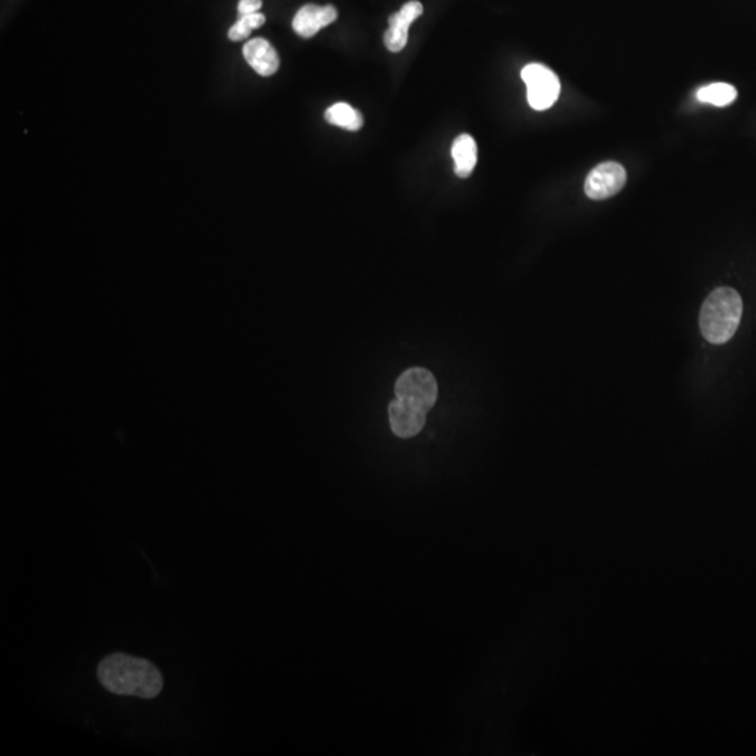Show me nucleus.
<instances>
[{
  "label": "nucleus",
  "instance_id": "obj_1",
  "mask_svg": "<svg viewBox=\"0 0 756 756\" xmlns=\"http://www.w3.org/2000/svg\"><path fill=\"white\" fill-rule=\"evenodd\" d=\"M97 676L107 691L120 696L155 699L164 686L163 675L155 664L125 653H112L102 658Z\"/></svg>",
  "mask_w": 756,
  "mask_h": 756
},
{
  "label": "nucleus",
  "instance_id": "obj_2",
  "mask_svg": "<svg viewBox=\"0 0 756 756\" xmlns=\"http://www.w3.org/2000/svg\"><path fill=\"white\" fill-rule=\"evenodd\" d=\"M742 315V300L732 287H719L704 300L701 310L702 335L707 342L723 345L734 337Z\"/></svg>",
  "mask_w": 756,
  "mask_h": 756
},
{
  "label": "nucleus",
  "instance_id": "obj_3",
  "mask_svg": "<svg viewBox=\"0 0 756 756\" xmlns=\"http://www.w3.org/2000/svg\"><path fill=\"white\" fill-rule=\"evenodd\" d=\"M437 381L426 368H407L397 380L396 398L420 411L429 414L437 401Z\"/></svg>",
  "mask_w": 756,
  "mask_h": 756
},
{
  "label": "nucleus",
  "instance_id": "obj_4",
  "mask_svg": "<svg viewBox=\"0 0 756 756\" xmlns=\"http://www.w3.org/2000/svg\"><path fill=\"white\" fill-rule=\"evenodd\" d=\"M522 79L527 84V100L531 109L545 111L558 101L560 81L555 72L541 63H530L522 71Z\"/></svg>",
  "mask_w": 756,
  "mask_h": 756
},
{
  "label": "nucleus",
  "instance_id": "obj_5",
  "mask_svg": "<svg viewBox=\"0 0 756 756\" xmlns=\"http://www.w3.org/2000/svg\"><path fill=\"white\" fill-rule=\"evenodd\" d=\"M627 170L615 161L601 163L587 177L584 191L593 201L608 199L624 188L627 184Z\"/></svg>",
  "mask_w": 756,
  "mask_h": 756
},
{
  "label": "nucleus",
  "instance_id": "obj_6",
  "mask_svg": "<svg viewBox=\"0 0 756 756\" xmlns=\"http://www.w3.org/2000/svg\"><path fill=\"white\" fill-rule=\"evenodd\" d=\"M423 6L420 2L412 0L402 6L399 12L394 13L388 19L389 28L384 34V43L391 53H399L407 43V30L412 23L422 16Z\"/></svg>",
  "mask_w": 756,
  "mask_h": 756
},
{
  "label": "nucleus",
  "instance_id": "obj_7",
  "mask_svg": "<svg viewBox=\"0 0 756 756\" xmlns=\"http://www.w3.org/2000/svg\"><path fill=\"white\" fill-rule=\"evenodd\" d=\"M427 412L409 407L404 402L394 399L389 402V425L394 435L399 438H411L419 435L426 423Z\"/></svg>",
  "mask_w": 756,
  "mask_h": 756
},
{
  "label": "nucleus",
  "instance_id": "obj_8",
  "mask_svg": "<svg viewBox=\"0 0 756 756\" xmlns=\"http://www.w3.org/2000/svg\"><path fill=\"white\" fill-rule=\"evenodd\" d=\"M338 19V10L332 5L302 6L293 19V30L302 38L314 37L321 28L332 24Z\"/></svg>",
  "mask_w": 756,
  "mask_h": 756
},
{
  "label": "nucleus",
  "instance_id": "obj_9",
  "mask_svg": "<svg viewBox=\"0 0 756 756\" xmlns=\"http://www.w3.org/2000/svg\"><path fill=\"white\" fill-rule=\"evenodd\" d=\"M243 55L248 65L261 76L275 74L281 65L275 48L263 38H254L248 41L243 48Z\"/></svg>",
  "mask_w": 756,
  "mask_h": 756
},
{
  "label": "nucleus",
  "instance_id": "obj_10",
  "mask_svg": "<svg viewBox=\"0 0 756 756\" xmlns=\"http://www.w3.org/2000/svg\"><path fill=\"white\" fill-rule=\"evenodd\" d=\"M451 156H453L455 174L460 178H468L478 163V146L473 136L466 135V133L458 136L451 148Z\"/></svg>",
  "mask_w": 756,
  "mask_h": 756
},
{
  "label": "nucleus",
  "instance_id": "obj_11",
  "mask_svg": "<svg viewBox=\"0 0 756 756\" xmlns=\"http://www.w3.org/2000/svg\"><path fill=\"white\" fill-rule=\"evenodd\" d=\"M325 120H327L330 125L343 128V129L346 130H352V132H356V130L360 129V128L363 127V124H365L363 115L360 114V111L353 109V107H350L349 104H346V102H338V104H334L332 107H330V109L325 111Z\"/></svg>",
  "mask_w": 756,
  "mask_h": 756
},
{
  "label": "nucleus",
  "instance_id": "obj_12",
  "mask_svg": "<svg viewBox=\"0 0 756 756\" xmlns=\"http://www.w3.org/2000/svg\"><path fill=\"white\" fill-rule=\"evenodd\" d=\"M696 99L704 104L725 107L735 101L737 90L729 83H712L709 86L701 87L696 93Z\"/></svg>",
  "mask_w": 756,
  "mask_h": 756
},
{
  "label": "nucleus",
  "instance_id": "obj_13",
  "mask_svg": "<svg viewBox=\"0 0 756 756\" xmlns=\"http://www.w3.org/2000/svg\"><path fill=\"white\" fill-rule=\"evenodd\" d=\"M266 19L263 13H254V14H247V16H240L237 23L233 24L229 30V38L232 41H243L250 37L253 30L263 27L265 24Z\"/></svg>",
  "mask_w": 756,
  "mask_h": 756
},
{
  "label": "nucleus",
  "instance_id": "obj_14",
  "mask_svg": "<svg viewBox=\"0 0 756 756\" xmlns=\"http://www.w3.org/2000/svg\"><path fill=\"white\" fill-rule=\"evenodd\" d=\"M261 7H263V0H240L238 14L240 16L254 14V13L260 12Z\"/></svg>",
  "mask_w": 756,
  "mask_h": 756
}]
</instances>
